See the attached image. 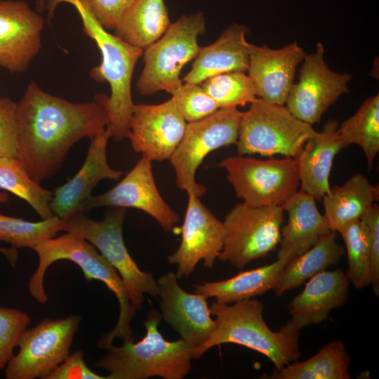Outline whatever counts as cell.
Listing matches in <instances>:
<instances>
[{
  "label": "cell",
  "instance_id": "cell-1",
  "mask_svg": "<svg viewBox=\"0 0 379 379\" xmlns=\"http://www.w3.org/2000/svg\"><path fill=\"white\" fill-rule=\"evenodd\" d=\"M109 96L75 103L51 95L33 81L16 105L18 158L40 183L60 168L70 149L109 126Z\"/></svg>",
  "mask_w": 379,
  "mask_h": 379
},
{
  "label": "cell",
  "instance_id": "cell-2",
  "mask_svg": "<svg viewBox=\"0 0 379 379\" xmlns=\"http://www.w3.org/2000/svg\"><path fill=\"white\" fill-rule=\"evenodd\" d=\"M33 250L39 256V265L29 281V291L39 303L45 304L48 298L44 286V275L51 264L60 260H68L78 265L85 279L90 281L103 282L113 292L119 303V317L115 327L102 335L97 345L107 349L115 338L123 342L135 341L132 336L131 321L135 314V308L131 302L126 286L116 269L86 239L67 232L45 240Z\"/></svg>",
  "mask_w": 379,
  "mask_h": 379
},
{
  "label": "cell",
  "instance_id": "cell-3",
  "mask_svg": "<svg viewBox=\"0 0 379 379\" xmlns=\"http://www.w3.org/2000/svg\"><path fill=\"white\" fill-rule=\"evenodd\" d=\"M211 313L216 327L211 337L193 350L194 360L211 347L225 343L245 346L267 357L279 368L300 356V329L290 319L277 331H272L263 318L264 304L255 298L232 304L213 302Z\"/></svg>",
  "mask_w": 379,
  "mask_h": 379
},
{
  "label": "cell",
  "instance_id": "cell-4",
  "mask_svg": "<svg viewBox=\"0 0 379 379\" xmlns=\"http://www.w3.org/2000/svg\"><path fill=\"white\" fill-rule=\"evenodd\" d=\"M47 1L44 6L51 13L61 3L72 4L79 13L84 32L95 42L102 55L101 63L91 69L90 76L95 81L107 82L110 87L108 127L112 138L115 142L126 138L135 105L132 100L131 80L143 49L132 46L107 31L93 15L87 0Z\"/></svg>",
  "mask_w": 379,
  "mask_h": 379
},
{
  "label": "cell",
  "instance_id": "cell-5",
  "mask_svg": "<svg viewBox=\"0 0 379 379\" xmlns=\"http://www.w3.org/2000/svg\"><path fill=\"white\" fill-rule=\"evenodd\" d=\"M161 318L152 309L144 322L146 334L141 340L125 341L120 347L111 345L106 349L95 366L109 372L107 379H182L190 371L194 348L182 339H164L158 329Z\"/></svg>",
  "mask_w": 379,
  "mask_h": 379
},
{
  "label": "cell",
  "instance_id": "cell-6",
  "mask_svg": "<svg viewBox=\"0 0 379 379\" xmlns=\"http://www.w3.org/2000/svg\"><path fill=\"white\" fill-rule=\"evenodd\" d=\"M206 31L204 13L182 15L156 41L143 50L144 66L136 83L142 95L164 91L172 94L182 83L183 67L197 55L198 36Z\"/></svg>",
  "mask_w": 379,
  "mask_h": 379
},
{
  "label": "cell",
  "instance_id": "cell-7",
  "mask_svg": "<svg viewBox=\"0 0 379 379\" xmlns=\"http://www.w3.org/2000/svg\"><path fill=\"white\" fill-rule=\"evenodd\" d=\"M125 213V208L112 207L97 221L77 212L64 221L62 231L86 239L99 250L119 274L137 310L145 294L158 297L159 287L152 274L141 270L127 250L122 234Z\"/></svg>",
  "mask_w": 379,
  "mask_h": 379
},
{
  "label": "cell",
  "instance_id": "cell-8",
  "mask_svg": "<svg viewBox=\"0 0 379 379\" xmlns=\"http://www.w3.org/2000/svg\"><path fill=\"white\" fill-rule=\"evenodd\" d=\"M315 133L312 124L296 118L286 106L258 98L243 112L236 143L237 154L295 158Z\"/></svg>",
  "mask_w": 379,
  "mask_h": 379
},
{
  "label": "cell",
  "instance_id": "cell-9",
  "mask_svg": "<svg viewBox=\"0 0 379 379\" xmlns=\"http://www.w3.org/2000/svg\"><path fill=\"white\" fill-rule=\"evenodd\" d=\"M218 166L225 169L237 197L251 206H282L299 190L295 158L260 160L238 154L225 158Z\"/></svg>",
  "mask_w": 379,
  "mask_h": 379
},
{
  "label": "cell",
  "instance_id": "cell-10",
  "mask_svg": "<svg viewBox=\"0 0 379 379\" xmlns=\"http://www.w3.org/2000/svg\"><path fill=\"white\" fill-rule=\"evenodd\" d=\"M243 112L237 107L219 108L211 115L187 123L184 136L171 157L176 185L187 194L204 196L206 188L196 181V173L211 152L237 143Z\"/></svg>",
  "mask_w": 379,
  "mask_h": 379
},
{
  "label": "cell",
  "instance_id": "cell-11",
  "mask_svg": "<svg viewBox=\"0 0 379 379\" xmlns=\"http://www.w3.org/2000/svg\"><path fill=\"white\" fill-rule=\"evenodd\" d=\"M284 222L282 206L255 207L237 204L222 222L225 239L218 260L242 269L276 249Z\"/></svg>",
  "mask_w": 379,
  "mask_h": 379
},
{
  "label": "cell",
  "instance_id": "cell-12",
  "mask_svg": "<svg viewBox=\"0 0 379 379\" xmlns=\"http://www.w3.org/2000/svg\"><path fill=\"white\" fill-rule=\"evenodd\" d=\"M80 321L78 315L46 318L26 329L19 340L18 352L5 368L6 378L46 379L69 356Z\"/></svg>",
  "mask_w": 379,
  "mask_h": 379
},
{
  "label": "cell",
  "instance_id": "cell-13",
  "mask_svg": "<svg viewBox=\"0 0 379 379\" xmlns=\"http://www.w3.org/2000/svg\"><path fill=\"white\" fill-rule=\"evenodd\" d=\"M302 62L298 81L291 86L285 104L296 118L313 125L348 91L352 75L333 72L328 67L321 43L316 45L315 51L306 54Z\"/></svg>",
  "mask_w": 379,
  "mask_h": 379
},
{
  "label": "cell",
  "instance_id": "cell-14",
  "mask_svg": "<svg viewBox=\"0 0 379 379\" xmlns=\"http://www.w3.org/2000/svg\"><path fill=\"white\" fill-rule=\"evenodd\" d=\"M102 206L141 210L156 220L165 232L173 230L180 219L160 194L153 176L152 161L145 156L114 187L88 198L79 212Z\"/></svg>",
  "mask_w": 379,
  "mask_h": 379
},
{
  "label": "cell",
  "instance_id": "cell-15",
  "mask_svg": "<svg viewBox=\"0 0 379 379\" xmlns=\"http://www.w3.org/2000/svg\"><path fill=\"white\" fill-rule=\"evenodd\" d=\"M187 122L175 101L134 105L127 138L135 152L156 161L169 160L180 145Z\"/></svg>",
  "mask_w": 379,
  "mask_h": 379
},
{
  "label": "cell",
  "instance_id": "cell-16",
  "mask_svg": "<svg viewBox=\"0 0 379 379\" xmlns=\"http://www.w3.org/2000/svg\"><path fill=\"white\" fill-rule=\"evenodd\" d=\"M188 202L181 228V242L168 257V262L177 265L178 278L189 277L197 265L204 260L211 268L222 249L225 228L222 222L194 194H187Z\"/></svg>",
  "mask_w": 379,
  "mask_h": 379
},
{
  "label": "cell",
  "instance_id": "cell-17",
  "mask_svg": "<svg viewBox=\"0 0 379 379\" xmlns=\"http://www.w3.org/2000/svg\"><path fill=\"white\" fill-rule=\"evenodd\" d=\"M173 272L158 280L161 317L194 349L202 345L214 332L216 321L211 317L205 295L183 290Z\"/></svg>",
  "mask_w": 379,
  "mask_h": 379
},
{
  "label": "cell",
  "instance_id": "cell-18",
  "mask_svg": "<svg viewBox=\"0 0 379 379\" xmlns=\"http://www.w3.org/2000/svg\"><path fill=\"white\" fill-rule=\"evenodd\" d=\"M44 20L23 0H0V67L25 72L41 48Z\"/></svg>",
  "mask_w": 379,
  "mask_h": 379
},
{
  "label": "cell",
  "instance_id": "cell-19",
  "mask_svg": "<svg viewBox=\"0 0 379 379\" xmlns=\"http://www.w3.org/2000/svg\"><path fill=\"white\" fill-rule=\"evenodd\" d=\"M251 78L256 95L264 101L284 105L294 84L296 68L306 53L296 41L272 49L248 43Z\"/></svg>",
  "mask_w": 379,
  "mask_h": 379
},
{
  "label": "cell",
  "instance_id": "cell-20",
  "mask_svg": "<svg viewBox=\"0 0 379 379\" xmlns=\"http://www.w3.org/2000/svg\"><path fill=\"white\" fill-rule=\"evenodd\" d=\"M112 138L107 126L91 139V144L83 166L68 182L53 192L50 207L54 215L65 221L79 212L81 204L91 196L98 182L105 179L118 180L121 171L112 169L107 159V147Z\"/></svg>",
  "mask_w": 379,
  "mask_h": 379
},
{
  "label": "cell",
  "instance_id": "cell-21",
  "mask_svg": "<svg viewBox=\"0 0 379 379\" xmlns=\"http://www.w3.org/2000/svg\"><path fill=\"white\" fill-rule=\"evenodd\" d=\"M350 281L340 269L324 270L307 282L288 305L291 319L300 329L326 321L348 300Z\"/></svg>",
  "mask_w": 379,
  "mask_h": 379
},
{
  "label": "cell",
  "instance_id": "cell-22",
  "mask_svg": "<svg viewBox=\"0 0 379 379\" xmlns=\"http://www.w3.org/2000/svg\"><path fill=\"white\" fill-rule=\"evenodd\" d=\"M339 123L327 121L320 132L304 144L296 159L300 190L321 201L330 191L329 176L335 157L347 145L338 133Z\"/></svg>",
  "mask_w": 379,
  "mask_h": 379
},
{
  "label": "cell",
  "instance_id": "cell-23",
  "mask_svg": "<svg viewBox=\"0 0 379 379\" xmlns=\"http://www.w3.org/2000/svg\"><path fill=\"white\" fill-rule=\"evenodd\" d=\"M248 32L246 26L234 23L227 27L215 41L201 47L182 81L199 84L220 74L247 72L249 55L246 34Z\"/></svg>",
  "mask_w": 379,
  "mask_h": 379
},
{
  "label": "cell",
  "instance_id": "cell-24",
  "mask_svg": "<svg viewBox=\"0 0 379 379\" xmlns=\"http://www.w3.org/2000/svg\"><path fill=\"white\" fill-rule=\"evenodd\" d=\"M282 207L288 220L281 227L277 258L300 255L331 231L326 217L319 211L315 199L300 189Z\"/></svg>",
  "mask_w": 379,
  "mask_h": 379
},
{
  "label": "cell",
  "instance_id": "cell-25",
  "mask_svg": "<svg viewBox=\"0 0 379 379\" xmlns=\"http://www.w3.org/2000/svg\"><path fill=\"white\" fill-rule=\"evenodd\" d=\"M295 257L286 255L271 264L241 272L227 279L194 284V292L224 304L262 295L273 290L281 273Z\"/></svg>",
  "mask_w": 379,
  "mask_h": 379
},
{
  "label": "cell",
  "instance_id": "cell-26",
  "mask_svg": "<svg viewBox=\"0 0 379 379\" xmlns=\"http://www.w3.org/2000/svg\"><path fill=\"white\" fill-rule=\"evenodd\" d=\"M378 199V185L361 173L352 175L343 185L331 187L321 200L331 230L338 232L347 223L360 219Z\"/></svg>",
  "mask_w": 379,
  "mask_h": 379
},
{
  "label": "cell",
  "instance_id": "cell-27",
  "mask_svg": "<svg viewBox=\"0 0 379 379\" xmlns=\"http://www.w3.org/2000/svg\"><path fill=\"white\" fill-rule=\"evenodd\" d=\"M344 254V247L336 241V232L331 231L307 251L287 264L273 288L274 294L279 297L300 286L307 280L337 264Z\"/></svg>",
  "mask_w": 379,
  "mask_h": 379
},
{
  "label": "cell",
  "instance_id": "cell-28",
  "mask_svg": "<svg viewBox=\"0 0 379 379\" xmlns=\"http://www.w3.org/2000/svg\"><path fill=\"white\" fill-rule=\"evenodd\" d=\"M171 23L164 0H137L114 29V34L144 50L159 39Z\"/></svg>",
  "mask_w": 379,
  "mask_h": 379
},
{
  "label": "cell",
  "instance_id": "cell-29",
  "mask_svg": "<svg viewBox=\"0 0 379 379\" xmlns=\"http://www.w3.org/2000/svg\"><path fill=\"white\" fill-rule=\"evenodd\" d=\"M351 359L344 343L332 341L303 361L275 368L270 379H350Z\"/></svg>",
  "mask_w": 379,
  "mask_h": 379
},
{
  "label": "cell",
  "instance_id": "cell-30",
  "mask_svg": "<svg viewBox=\"0 0 379 379\" xmlns=\"http://www.w3.org/2000/svg\"><path fill=\"white\" fill-rule=\"evenodd\" d=\"M347 146H360L371 170L379 151V95L368 98L357 111L338 126Z\"/></svg>",
  "mask_w": 379,
  "mask_h": 379
},
{
  "label": "cell",
  "instance_id": "cell-31",
  "mask_svg": "<svg viewBox=\"0 0 379 379\" xmlns=\"http://www.w3.org/2000/svg\"><path fill=\"white\" fill-rule=\"evenodd\" d=\"M0 188L24 199L43 220L54 216L50 207L53 192L33 180L18 157L0 158Z\"/></svg>",
  "mask_w": 379,
  "mask_h": 379
},
{
  "label": "cell",
  "instance_id": "cell-32",
  "mask_svg": "<svg viewBox=\"0 0 379 379\" xmlns=\"http://www.w3.org/2000/svg\"><path fill=\"white\" fill-rule=\"evenodd\" d=\"M347 253V278L356 288L371 284V253L366 228L360 219L354 220L338 232Z\"/></svg>",
  "mask_w": 379,
  "mask_h": 379
},
{
  "label": "cell",
  "instance_id": "cell-33",
  "mask_svg": "<svg viewBox=\"0 0 379 379\" xmlns=\"http://www.w3.org/2000/svg\"><path fill=\"white\" fill-rule=\"evenodd\" d=\"M64 221L57 215L39 222L0 214V241L13 247L31 248L62 231Z\"/></svg>",
  "mask_w": 379,
  "mask_h": 379
},
{
  "label": "cell",
  "instance_id": "cell-34",
  "mask_svg": "<svg viewBox=\"0 0 379 379\" xmlns=\"http://www.w3.org/2000/svg\"><path fill=\"white\" fill-rule=\"evenodd\" d=\"M200 84L219 108L245 106L258 98L254 85L244 72L220 74Z\"/></svg>",
  "mask_w": 379,
  "mask_h": 379
},
{
  "label": "cell",
  "instance_id": "cell-35",
  "mask_svg": "<svg viewBox=\"0 0 379 379\" xmlns=\"http://www.w3.org/2000/svg\"><path fill=\"white\" fill-rule=\"evenodd\" d=\"M171 95L187 123L204 119L219 109L200 84L183 82Z\"/></svg>",
  "mask_w": 379,
  "mask_h": 379
},
{
  "label": "cell",
  "instance_id": "cell-36",
  "mask_svg": "<svg viewBox=\"0 0 379 379\" xmlns=\"http://www.w3.org/2000/svg\"><path fill=\"white\" fill-rule=\"evenodd\" d=\"M31 322L29 316L15 308L0 307V370L13 356V350Z\"/></svg>",
  "mask_w": 379,
  "mask_h": 379
},
{
  "label": "cell",
  "instance_id": "cell-37",
  "mask_svg": "<svg viewBox=\"0 0 379 379\" xmlns=\"http://www.w3.org/2000/svg\"><path fill=\"white\" fill-rule=\"evenodd\" d=\"M16 105L9 98L0 97V158L18 157Z\"/></svg>",
  "mask_w": 379,
  "mask_h": 379
},
{
  "label": "cell",
  "instance_id": "cell-38",
  "mask_svg": "<svg viewBox=\"0 0 379 379\" xmlns=\"http://www.w3.org/2000/svg\"><path fill=\"white\" fill-rule=\"evenodd\" d=\"M367 234L371 253V284L375 295H379V208L373 204L360 218Z\"/></svg>",
  "mask_w": 379,
  "mask_h": 379
},
{
  "label": "cell",
  "instance_id": "cell-39",
  "mask_svg": "<svg viewBox=\"0 0 379 379\" xmlns=\"http://www.w3.org/2000/svg\"><path fill=\"white\" fill-rule=\"evenodd\" d=\"M137 0H87L98 22L106 29H114Z\"/></svg>",
  "mask_w": 379,
  "mask_h": 379
},
{
  "label": "cell",
  "instance_id": "cell-40",
  "mask_svg": "<svg viewBox=\"0 0 379 379\" xmlns=\"http://www.w3.org/2000/svg\"><path fill=\"white\" fill-rule=\"evenodd\" d=\"M46 379H107L94 373L84 359V352L78 350L69 354Z\"/></svg>",
  "mask_w": 379,
  "mask_h": 379
},
{
  "label": "cell",
  "instance_id": "cell-41",
  "mask_svg": "<svg viewBox=\"0 0 379 379\" xmlns=\"http://www.w3.org/2000/svg\"><path fill=\"white\" fill-rule=\"evenodd\" d=\"M12 248H6L0 246V253H3L6 257L8 258L12 254Z\"/></svg>",
  "mask_w": 379,
  "mask_h": 379
},
{
  "label": "cell",
  "instance_id": "cell-42",
  "mask_svg": "<svg viewBox=\"0 0 379 379\" xmlns=\"http://www.w3.org/2000/svg\"><path fill=\"white\" fill-rule=\"evenodd\" d=\"M9 199V195L6 192H0V203L8 202Z\"/></svg>",
  "mask_w": 379,
  "mask_h": 379
}]
</instances>
